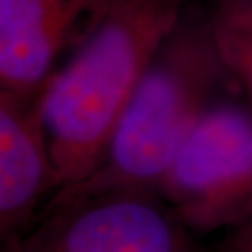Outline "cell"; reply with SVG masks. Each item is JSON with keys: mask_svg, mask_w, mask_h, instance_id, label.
Masks as SVG:
<instances>
[{"mask_svg": "<svg viewBox=\"0 0 252 252\" xmlns=\"http://www.w3.org/2000/svg\"><path fill=\"white\" fill-rule=\"evenodd\" d=\"M105 0H0V92L34 95Z\"/></svg>", "mask_w": 252, "mask_h": 252, "instance_id": "cell-5", "label": "cell"}, {"mask_svg": "<svg viewBox=\"0 0 252 252\" xmlns=\"http://www.w3.org/2000/svg\"><path fill=\"white\" fill-rule=\"evenodd\" d=\"M210 32L224 74L252 105V0H220Z\"/></svg>", "mask_w": 252, "mask_h": 252, "instance_id": "cell-7", "label": "cell"}, {"mask_svg": "<svg viewBox=\"0 0 252 252\" xmlns=\"http://www.w3.org/2000/svg\"><path fill=\"white\" fill-rule=\"evenodd\" d=\"M43 92V90H41ZM0 92V238L10 243L32 228L43 201L59 189L39 100Z\"/></svg>", "mask_w": 252, "mask_h": 252, "instance_id": "cell-6", "label": "cell"}, {"mask_svg": "<svg viewBox=\"0 0 252 252\" xmlns=\"http://www.w3.org/2000/svg\"><path fill=\"white\" fill-rule=\"evenodd\" d=\"M215 252H252V221L239 228L226 231Z\"/></svg>", "mask_w": 252, "mask_h": 252, "instance_id": "cell-8", "label": "cell"}, {"mask_svg": "<svg viewBox=\"0 0 252 252\" xmlns=\"http://www.w3.org/2000/svg\"><path fill=\"white\" fill-rule=\"evenodd\" d=\"M158 191L120 190L48 206L2 252H200Z\"/></svg>", "mask_w": 252, "mask_h": 252, "instance_id": "cell-4", "label": "cell"}, {"mask_svg": "<svg viewBox=\"0 0 252 252\" xmlns=\"http://www.w3.org/2000/svg\"><path fill=\"white\" fill-rule=\"evenodd\" d=\"M223 75L210 23L182 20L133 90L92 172L46 208L108 191H158Z\"/></svg>", "mask_w": 252, "mask_h": 252, "instance_id": "cell-2", "label": "cell"}, {"mask_svg": "<svg viewBox=\"0 0 252 252\" xmlns=\"http://www.w3.org/2000/svg\"><path fill=\"white\" fill-rule=\"evenodd\" d=\"M158 193L195 234L252 221V107L208 103L159 185Z\"/></svg>", "mask_w": 252, "mask_h": 252, "instance_id": "cell-3", "label": "cell"}, {"mask_svg": "<svg viewBox=\"0 0 252 252\" xmlns=\"http://www.w3.org/2000/svg\"><path fill=\"white\" fill-rule=\"evenodd\" d=\"M182 5L184 0H105L69 59L49 77L39 110L58 191L97 165L133 90L182 22Z\"/></svg>", "mask_w": 252, "mask_h": 252, "instance_id": "cell-1", "label": "cell"}]
</instances>
